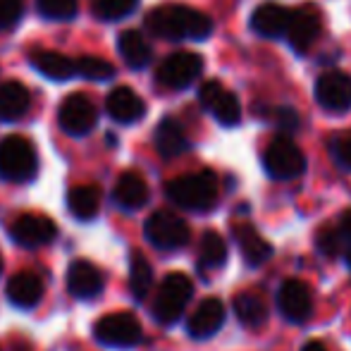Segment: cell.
Instances as JSON below:
<instances>
[{
    "instance_id": "5",
    "label": "cell",
    "mask_w": 351,
    "mask_h": 351,
    "mask_svg": "<svg viewBox=\"0 0 351 351\" xmlns=\"http://www.w3.org/2000/svg\"><path fill=\"white\" fill-rule=\"evenodd\" d=\"M143 234L156 249L177 251L184 249L191 239V230L184 217L175 215L172 210H156L143 225Z\"/></svg>"
},
{
    "instance_id": "2",
    "label": "cell",
    "mask_w": 351,
    "mask_h": 351,
    "mask_svg": "<svg viewBox=\"0 0 351 351\" xmlns=\"http://www.w3.org/2000/svg\"><path fill=\"white\" fill-rule=\"evenodd\" d=\"M167 199L175 206L191 213H208L215 208L217 196H220V184H217L215 172L201 170L191 175H182L177 180L167 182L165 186Z\"/></svg>"
},
{
    "instance_id": "6",
    "label": "cell",
    "mask_w": 351,
    "mask_h": 351,
    "mask_svg": "<svg viewBox=\"0 0 351 351\" xmlns=\"http://www.w3.org/2000/svg\"><path fill=\"white\" fill-rule=\"evenodd\" d=\"M263 167L273 180L289 182L306 172V156L289 136H278L265 148Z\"/></svg>"
},
{
    "instance_id": "34",
    "label": "cell",
    "mask_w": 351,
    "mask_h": 351,
    "mask_svg": "<svg viewBox=\"0 0 351 351\" xmlns=\"http://www.w3.org/2000/svg\"><path fill=\"white\" fill-rule=\"evenodd\" d=\"M265 117H268V122L275 127V130H282V132H287V134L299 127V115H296V110L289 106L270 108V110L265 112Z\"/></svg>"
},
{
    "instance_id": "4",
    "label": "cell",
    "mask_w": 351,
    "mask_h": 351,
    "mask_svg": "<svg viewBox=\"0 0 351 351\" xmlns=\"http://www.w3.org/2000/svg\"><path fill=\"white\" fill-rule=\"evenodd\" d=\"M38 172L36 148L24 136H5L0 141V177L8 182H29Z\"/></svg>"
},
{
    "instance_id": "9",
    "label": "cell",
    "mask_w": 351,
    "mask_h": 351,
    "mask_svg": "<svg viewBox=\"0 0 351 351\" xmlns=\"http://www.w3.org/2000/svg\"><path fill=\"white\" fill-rule=\"evenodd\" d=\"M204 70V60L201 56L191 51H177L172 56H167L165 60L160 62L156 72L158 84L167 88H186L191 82Z\"/></svg>"
},
{
    "instance_id": "40",
    "label": "cell",
    "mask_w": 351,
    "mask_h": 351,
    "mask_svg": "<svg viewBox=\"0 0 351 351\" xmlns=\"http://www.w3.org/2000/svg\"><path fill=\"white\" fill-rule=\"evenodd\" d=\"M0 273H3V258H0Z\"/></svg>"
},
{
    "instance_id": "25",
    "label": "cell",
    "mask_w": 351,
    "mask_h": 351,
    "mask_svg": "<svg viewBox=\"0 0 351 351\" xmlns=\"http://www.w3.org/2000/svg\"><path fill=\"white\" fill-rule=\"evenodd\" d=\"M29 60L38 72L46 74L48 79H56V82H62V79H70L77 74V67H74L70 58L56 51H34Z\"/></svg>"
},
{
    "instance_id": "31",
    "label": "cell",
    "mask_w": 351,
    "mask_h": 351,
    "mask_svg": "<svg viewBox=\"0 0 351 351\" xmlns=\"http://www.w3.org/2000/svg\"><path fill=\"white\" fill-rule=\"evenodd\" d=\"M136 5H139V0H96L93 12L101 19H106V22H115V19L127 17Z\"/></svg>"
},
{
    "instance_id": "36",
    "label": "cell",
    "mask_w": 351,
    "mask_h": 351,
    "mask_svg": "<svg viewBox=\"0 0 351 351\" xmlns=\"http://www.w3.org/2000/svg\"><path fill=\"white\" fill-rule=\"evenodd\" d=\"M335 230H337V237H339V241H342V246H344V251H351V210H344L342 213V217H339V222L335 225ZM344 254V256H347Z\"/></svg>"
},
{
    "instance_id": "20",
    "label": "cell",
    "mask_w": 351,
    "mask_h": 351,
    "mask_svg": "<svg viewBox=\"0 0 351 351\" xmlns=\"http://www.w3.org/2000/svg\"><path fill=\"white\" fill-rule=\"evenodd\" d=\"M8 299L10 304H14L17 308H34V306H38V301H41L43 296V282L38 278L36 273H29V270H22V273L12 275V278L8 280Z\"/></svg>"
},
{
    "instance_id": "22",
    "label": "cell",
    "mask_w": 351,
    "mask_h": 351,
    "mask_svg": "<svg viewBox=\"0 0 351 351\" xmlns=\"http://www.w3.org/2000/svg\"><path fill=\"white\" fill-rule=\"evenodd\" d=\"M112 199L120 208L125 210H139L148 201V184L139 172H122L112 189Z\"/></svg>"
},
{
    "instance_id": "28",
    "label": "cell",
    "mask_w": 351,
    "mask_h": 351,
    "mask_svg": "<svg viewBox=\"0 0 351 351\" xmlns=\"http://www.w3.org/2000/svg\"><path fill=\"white\" fill-rule=\"evenodd\" d=\"M227 263V244L217 232L208 230L201 237L199 246V268L201 270H217Z\"/></svg>"
},
{
    "instance_id": "1",
    "label": "cell",
    "mask_w": 351,
    "mask_h": 351,
    "mask_svg": "<svg viewBox=\"0 0 351 351\" xmlns=\"http://www.w3.org/2000/svg\"><path fill=\"white\" fill-rule=\"evenodd\" d=\"M146 29L153 36L167 41H180V38L204 41L213 34V19L189 5H160L146 14Z\"/></svg>"
},
{
    "instance_id": "33",
    "label": "cell",
    "mask_w": 351,
    "mask_h": 351,
    "mask_svg": "<svg viewBox=\"0 0 351 351\" xmlns=\"http://www.w3.org/2000/svg\"><path fill=\"white\" fill-rule=\"evenodd\" d=\"M330 158L344 172H351V134H339L328 141Z\"/></svg>"
},
{
    "instance_id": "39",
    "label": "cell",
    "mask_w": 351,
    "mask_h": 351,
    "mask_svg": "<svg viewBox=\"0 0 351 351\" xmlns=\"http://www.w3.org/2000/svg\"><path fill=\"white\" fill-rule=\"evenodd\" d=\"M14 351H27V349H24V347H17V349H14Z\"/></svg>"
},
{
    "instance_id": "12",
    "label": "cell",
    "mask_w": 351,
    "mask_h": 351,
    "mask_svg": "<svg viewBox=\"0 0 351 351\" xmlns=\"http://www.w3.org/2000/svg\"><path fill=\"white\" fill-rule=\"evenodd\" d=\"M10 237H12L14 244H19V246L38 249V246H46L56 239L58 227L51 217L27 213V215H19L17 220L10 225Z\"/></svg>"
},
{
    "instance_id": "32",
    "label": "cell",
    "mask_w": 351,
    "mask_h": 351,
    "mask_svg": "<svg viewBox=\"0 0 351 351\" xmlns=\"http://www.w3.org/2000/svg\"><path fill=\"white\" fill-rule=\"evenodd\" d=\"M36 8L46 19H72L79 10V0H36Z\"/></svg>"
},
{
    "instance_id": "29",
    "label": "cell",
    "mask_w": 351,
    "mask_h": 351,
    "mask_svg": "<svg viewBox=\"0 0 351 351\" xmlns=\"http://www.w3.org/2000/svg\"><path fill=\"white\" fill-rule=\"evenodd\" d=\"M153 287V268L146 261V256L132 254L130 258V291L134 299L143 301Z\"/></svg>"
},
{
    "instance_id": "19",
    "label": "cell",
    "mask_w": 351,
    "mask_h": 351,
    "mask_svg": "<svg viewBox=\"0 0 351 351\" xmlns=\"http://www.w3.org/2000/svg\"><path fill=\"white\" fill-rule=\"evenodd\" d=\"M289 8L278 3H263L254 10L251 14V29H254L258 36L265 38H278L285 36L287 22H289Z\"/></svg>"
},
{
    "instance_id": "18",
    "label": "cell",
    "mask_w": 351,
    "mask_h": 351,
    "mask_svg": "<svg viewBox=\"0 0 351 351\" xmlns=\"http://www.w3.org/2000/svg\"><path fill=\"white\" fill-rule=\"evenodd\" d=\"M106 110L115 122L132 125V122L141 120V117L146 115V103H143L141 96H136V91H132L130 86H117L108 93Z\"/></svg>"
},
{
    "instance_id": "23",
    "label": "cell",
    "mask_w": 351,
    "mask_h": 351,
    "mask_svg": "<svg viewBox=\"0 0 351 351\" xmlns=\"http://www.w3.org/2000/svg\"><path fill=\"white\" fill-rule=\"evenodd\" d=\"M32 108V93L24 84L5 82L0 84V120L14 122L24 117Z\"/></svg>"
},
{
    "instance_id": "13",
    "label": "cell",
    "mask_w": 351,
    "mask_h": 351,
    "mask_svg": "<svg viewBox=\"0 0 351 351\" xmlns=\"http://www.w3.org/2000/svg\"><path fill=\"white\" fill-rule=\"evenodd\" d=\"M315 101L330 112H347L351 108V77L330 70L315 82Z\"/></svg>"
},
{
    "instance_id": "21",
    "label": "cell",
    "mask_w": 351,
    "mask_h": 351,
    "mask_svg": "<svg viewBox=\"0 0 351 351\" xmlns=\"http://www.w3.org/2000/svg\"><path fill=\"white\" fill-rule=\"evenodd\" d=\"M232 308H234L237 320L249 330H261L268 323V301L258 291H241V294H237L234 301H232Z\"/></svg>"
},
{
    "instance_id": "14",
    "label": "cell",
    "mask_w": 351,
    "mask_h": 351,
    "mask_svg": "<svg viewBox=\"0 0 351 351\" xmlns=\"http://www.w3.org/2000/svg\"><path fill=\"white\" fill-rule=\"evenodd\" d=\"M320 34V17L313 8H299L289 12L285 38L296 53H306L315 43Z\"/></svg>"
},
{
    "instance_id": "17",
    "label": "cell",
    "mask_w": 351,
    "mask_h": 351,
    "mask_svg": "<svg viewBox=\"0 0 351 351\" xmlns=\"http://www.w3.org/2000/svg\"><path fill=\"white\" fill-rule=\"evenodd\" d=\"M103 273L88 261H74L67 270V289L74 299H93L103 291Z\"/></svg>"
},
{
    "instance_id": "37",
    "label": "cell",
    "mask_w": 351,
    "mask_h": 351,
    "mask_svg": "<svg viewBox=\"0 0 351 351\" xmlns=\"http://www.w3.org/2000/svg\"><path fill=\"white\" fill-rule=\"evenodd\" d=\"M301 351H328V349H325V344L318 342V339H311V342L304 344V349Z\"/></svg>"
},
{
    "instance_id": "38",
    "label": "cell",
    "mask_w": 351,
    "mask_h": 351,
    "mask_svg": "<svg viewBox=\"0 0 351 351\" xmlns=\"http://www.w3.org/2000/svg\"><path fill=\"white\" fill-rule=\"evenodd\" d=\"M344 263H347V265H349V270H351V251H349L347 256H344Z\"/></svg>"
},
{
    "instance_id": "7",
    "label": "cell",
    "mask_w": 351,
    "mask_h": 351,
    "mask_svg": "<svg viewBox=\"0 0 351 351\" xmlns=\"http://www.w3.org/2000/svg\"><path fill=\"white\" fill-rule=\"evenodd\" d=\"M96 339L110 349H132L141 342V323L132 313H108L93 328Z\"/></svg>"
},
{
    "instance_id": "30",
    "label": "cell",
    "mask_w": 351,
    "mask_h": 351,
    "mask_svg": "<svg viewBox=\"0 0 351 351\" xmlns=\"http://www.w3.org/2000/svg\"><path fill=\"white\" fill-rule=\"evenodd\" d=\"M74 67H77V72L82 74V77L91 79V82H103V79H110L112 74H115V67H112L110 62L103 60V58H93V56L79 58V60L74 62Z\"/></svg>"
},
{
    "instance_id": "27",
    "label": "cell",
    "mask_w": 351,
    "mask_h": 351,
    "mask_svg": "<svg viewBox=\"0 0 351 351\" xmlns=\"http://www.w3.org/2000/svg\"><path fill=\"white\" fill-rule=\"evenodd\" d=\"M67 208L79 220H91L98 213V208H101V189L93 184L74 186L67 194Z\"/></svg>"
},
{
    "instance_id": "10",
    "label": "cell",
    "mask_w": 351,
    "mask_h": 351,
    "mask_svg": "<svg viewBox=\"0 0 351 351\" xmlns=\"http://www.w3.org/2000/svg\"><path fill=\"white\" fill-rule=\"evenodd\" d=\"M199 101H201V106H204L206 110L213 112V117H215V120L220 122L222 127L239 125V120H241L239 101H237L234 93L227 91V88L222 86L220 82H215V79H208V82L201 84Z\"/></svg>"
},
{
    "instance_id": "26",
    "label": "cell",
    "mask_w": 351,
    "mask_h": 351,
    "mask_svg": "<svg viewBox=\"0 0 351 351\" xmlns=\"http://www.w3.org/2000/svg\"><path fill=\"white\" fill-rule=\"evenodd\" d=\"M117 48H120V56L125 58V62L134 70H141L151 62V46L143 38V34L134 32V29H127V32L120 34L117 38Z\"/></svg>"
},
{
    "instance_id": "3",
    "label": "cell",
    "mask_w": 351,
    "mask_h": 351,
    "mask_svg": "<svg viewBox=\"0 0 351 351\" xmlns=\"http://www.w3.org/2000/svg\"><path fill=\"white\" fill-rule=\"evenodd\" d=\"M194 296V285L184 273H170L160 282L153 299V318L160 325H175Z\"/></svg>"
},
{
    "instance_id": "8",
    "label": "cell",
    "mask_w": 351,
    "mask_h": 351,
    "mask_svg": "<svg viewBox=\"0 0 351 351\" xmlns=\"http://www.w3.org/2000/svg\"><path fill=\"white\" fill-rule=\"evenodd\" d=\"M278 311L287 323L304 325L313 315V294L301 280H285L278 289Z\"/></svg>"
},
{
    "instance_id": "35",
    "label": "cell",
    "mask_w": 351,
    "mask_h": 351,
    "mask_svg": "<svg viewBox=\"0 0 351 351\" xmlns=\"http://www.w3.org/2000/svg\"><path fill=\"white\" fill-rule=\"evenodd\" d=\"M22 0H0V32L3 29H12L22 17Z\"/></svg>"
},
{
    "instance_id": "11",
    "label": "cell",
    "mask_w": 351,
    "mask_h": 351,
    "mask_svg": "<svg viewBox=\"0 0 351 351\" xmlns=\"http://www.w3.org/2000/svg\"><path fill=\"white\" fill-rule=\"evenodd\" d=\"M58 120H60V127L70 136H86L96 127L98 112L96 106L91 103V98H86L84 93H70L60 103Z\"/></svg>"
},
{
    "instance_id": "24",
    "label": "cell",
    "mask_w": 351,
    "mask_h": 351,
    "mask_svg": "<svg viewBox=\"0 0 351 351\" xmlns=\"http://www.w3.org/2000/svg\"><path fill=\"white\" fill-rule=\"evenodd\" d=\"M156 148L165 160L177 158L189 148V139H186L182 125L175 117H165V120L158 122L156 127Z\"/></svg>"
},
{
    "instance_id": "16",
    "label": "cell",
    "mask_w": 351,
    "mask_h": 351,
    "mask_svg": "<svg viewBox=\"0 0 351 351\" xmlns=\"http://www.w3.org/2000/svg\"><path fill=\"white\" fill-rule=\"evenodd\" d=\"M234 239H237V244H239L241 256H244L249 268H261V265L268 263L275 254L273 244H270L254 225H249V222L234 227Z\"/></svg>"
},
{
    "instance_id": "15",
    "label": "cell",
    "mask_w": 351,
    "mask_h": 351,
    "mask_svg": "<svg viewBox=\"0 0 351 351\" xmlns=\"http://www.w3.org/2000/svg\"><path fill=\"white\" fill-rule=\"evenodd\" d=\"M227 318L225 304L220 299H206L196 306V311L186 320V332L194 339H210L222 330Z\"/></svg>"
}]
</instances>
